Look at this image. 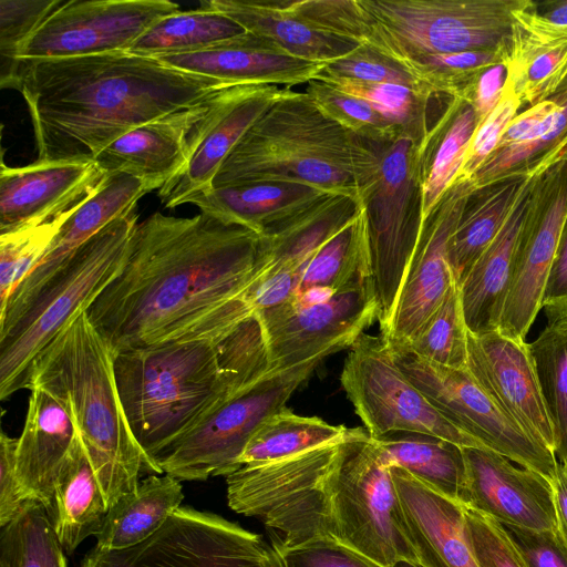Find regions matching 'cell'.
<instances>
[{
  "mask_svg": "<svg viewBox=\"0 0 567 567\" xmlns=\"http://www.w3.org/2000/svg\"><path fill=\"white\" fill-rule=\"evenodd\" d=\"M264 265L261 235L202 213L137 223L121 272L86 316L113 353L176 339L240 299Z\"/></svg>",
  "mask_w": 567,
  "mask_h": 567,
  "instance_id": "6da1fadb",
  "label": "cell"
},
{
  "mask_svg": "<svg viewBox=\"0 0 567 567\" xmlns=\"http://www.w3.org/2000/svg\"><path fill=\"white\" fill-rule=\"evenodd\" d=\"M391 467L367 430L350 429L338 443L243 465L226 476L227 502L260 519L272 545L329 538L386 567L419 565Z\"/></svg>",
  "mask_w": 567,
  "mask_h": 567,
  "instance_id": "7a4b0ae2",
  "label": "cell"
},
{
  "mask_svg": "<svg viewBox=\"0 0 567 567\" xmlns=\"http://www.w3.org/2000/svg\"><path fill=\"white\" fill-rule=\"evenodd\" d=\"M20 61L38 164L94 162L131 130L231 86L126 51Z\"/></svg>",
  "mask_w": 567,
  "mask_h": 567,
  "instance_id": "3957f363",
  "label": "cell"
},
{
  "mask_svg": "<svg viewBox=\"0 0 567 567\" xmlns=\"http://www.w3.org/2000/svg\"><path fill=\"white\" fill-rule=\"evenodd\" d=\"M380 144L329 118L306 92L287 89L238 142L212 187L301 184L361 204L379 174Z\"/></svg>",
  "mask_w": 567,
  "mask_h": 567,
  "instance_id": "277c9868",
  "label": "cell"
},
{
  "mask_svg": "<svg viewBox=\"0 0 567 567\" xmlns=\"http://www.w3.org/2000/svg\"><path fill=\"white\" fill-rule=\"evenodd\" d=\"M32 385L47 389L70 406L109 508L136 489L141 474H156L122 408L114 353L86 312L39 353L29 390Z\"/></svg>",
  "mask_w": 567,
  "mask_h": 567,
  "instance_id": "5b68a950",
  "label": "cell"
},
{
  "mask_svg": "<svg viewBox=\"0 0 567 567\" xmlns=\"http://www.w3.org/2000/svg\"><path fill=\"white\" fill-rule=\"evenodd\" d=\"M118 396L130 429L155 457L235 393L214 339L183 336L114 354Z\"/></svg>",
  "mask_w": 567,
  "mask_h": 567,
  "instance_id": "8992f818",
  "label": "cell"
},
{
  "mask_svg": "<svg viewBox=\"0 0 567 567\" xmlns=\"http://www.w3.org/2000/svg\"><path fill=\"white\" fill-rule=\"evenodd\" d=\"M137 225L135 207L84 243L16 324L0 336V399L29 389L39 353L76 317L86 312L121 272Z\"/></svg>",
  "mask_w": 567,
  "mask_h": 567,
  "instance_id": "52a82bcc",
  "label": "cell"
},
{
  "mask_svg": "<svg viewBox=\"0 0 567 567\" xmlns=\"http://www.w3.org/2000/svg\"><path fill=\"white\" fill-rule=\"evenodd\" d=\"M355 40L405 66L431 55L508 49L526 0H354Z\"/></svg>",
  "mask_w": 567,
  "mask_h": 567,
  "instance_id": "ba28073f",
  "label": "cell"
},
{
  "mask_svg": "<svg viewBox=\"0 0 567 567\" xmlns=\"http://www.w3.org/2000/svg\"><path fill=\"white\" fill-rule=\"evenodd\" d=\"M322 360L268 372L237 390L155 457L159 472L179 481H205L237 471L252 435L271 415L286 408L291 394Z\"/></svg>",
  "mask_w": 567,
  "mask_h": 567,
  "instance_id": "9c48e42d",
  "label": "cell"
},
{
  "mask_svg": "<svg viewBox=\"0 0 567 567\" xmlns=\"http://www.w3.org/2000/svg\"><path fill=\"white\" fill-rule=\"evenodd\" d=\"M417 141L381 143L380 169L364 200L370 279L383 328L393 311L421 231Z\"/></svg>",
  "mask_w": 567,
  "mask_h": 567,
  "instance_id": "30bf717a",
  "label": "cell"
},
{
  "mask_svg": "<svg viewBox=\"0 0 567 567\" xmlns=\"http://www.w3.org/2000/svg\"><path fill=\"white\" fill-rule=\"evenodd\" d=\"M80 567H281L262 536L217 514L179 506L144 542L118 550L93 547Z\"/></svg>",
  "mask_w": 567,
  "mask_h": 567,
  "instance_id": "8fae6325",
  "label": "cell"
},
{
  "mask_svg": "<svg viewBox=\"0 0 567 567\" xmlns=\"http://www.w3.org/2000/svg\"><path fill=\"white\" fill-rule=\"evenodd\" d=\"M388 346L401 371L453 425L520 467L549 481L557 476L560 464L555 453L503 412L467 369L436 364L403 346Z\"/></svg>",
  "mask_w": 567,
  "mask_h": 567,
  "instance_id": "7c38bea8",
  "label": "cell"
},
{
  "mask_svg": "<svg viewBox=\"0 0 567 567\" xmlns=\"http://www.w3.org/2000/svg\"><path fill=\"white\" fill-rule=\"evenodd\" d=\"M349 349L340 382L371 437L408 431L486 449L453 425L406 378L381 336L362 333Z\"/></svg>",
  "mask_w": 567,
  "mask_h": 567,
  "instance_id": "4fadbf2b",
  "label": "cell"
},
{
  "mask_svg": "<svg viewBox=\"0 0 567 567\" xmlns=\"http://www.w3.org/2000/svg\"><path fill=\"white\" fill-rule=\"evenodd\" d=\"M267 372L350 348L378 319L371 281L322 298H292L254 316Z\"/></svg>",
  "mask_w": 567,
  "mask_h": 567,
  "instance_id": "5bb4252c",
  "label": "cell"
},
{
  "mask_svg": "<svg viewBox=\"0 0 567 567\" xmlns=\"http://www.w3.org/2000/svg\"><path fill=\"white\" fill-rule=\"evenodd\" d=\"M179 11L167 0L63 1L31 34L20 60L126 51L159 19Z\"/></svg>",
  "mask_w": 567,
  "mask_h": 567,
  "instance_id": "9a60e30c",
  "label": "cell"
},
{
  "mask_svg": "<svg viewBox=\"0 0 567 567\" xmlns=\"http://www.w3.org/2000/svg\"><path fill=\"white\" fill-rule=\"evenodd\" d=\"M544 174L534 181L497 328L513 339L526 340L542 309L546 280L567 225V167L559 174L556 168L546 178Z\"/></svg>",
  "mask_w": 567,
  "mask_h": 567,
  "instance_id": "2e32d148",
  "label": "cell"
},
{
  "mask_svg": "<svg viewBox=\"0 0 567 567\" xmlns=\"http://www.w3.org/2000/svg\"><path fill=\"white\" fill-rule=\"evenodd\" d=\"M475 190L472 179L455 178L421 226L392 315L380 329L388 344L408 343L455 284L449 262V241Z\"/></svg>",
  "mask_w": 567,
  "mask_h": 567,
  "instance_id": "e0dca14e",
  "label": "cell"
},
{
  "mask_svg": "<svg viewBox=\"0 0 567 567\" xmlns=\"http://www.w3.org/2000/svg\"><path fill=\"white\" fill-rule=\"evenodd\" d=\"M465 484L460 503L502 525L529 530H557L551 482L544 475L516 467L488 449L463 447Z\"/></svg>",
  "mask_w": 567,
  "mask_h": 567,
  "instance_id": "ac0fdd59",
  "label": "cell"
},
{
  "mask_svg": "<svg viewBox=\"0 0 567 567\" xmlns=\"http://www.w3.org/2000/svg\"><path fill=\"white\" fill-rule=\"evenodd\" d=\"M466 369L503 412L554 452V429L526 340L509 338L498 330L468 332Z\"/></svg>",
  "mask_w": 567,
  "mask_h": 567,
  "instance_id": "d6986e66",
  "label": "cell"
},
{
  "mask_svg": "<svg viewBox=\"0 0 567 567\" xmlns=\"http://www.w3.org/2000/svg\"><path fill=\"white\" fill-rule=\"evenodd\" d=\"M150 192L143 181L127 173L105 174L78 204L41 260L0 310V336L16 324L84 243L112 220L136 207L138 199Z\"/></svg>",
  "mask_w": 567,
  "mask_h": 567,
  "instance_id": "ffe728a7",
  "label": "cell"
},
{
  "mask_svg": "<svg viewBox=\"0 0 567 567\" xmlns=\"http://www.w3.org/2000/svg\"><path fill=\"white\" fill-rule=\"evenodd\" d=\"M221 91L131 130L104 148L94 163L104 174L127 173L151 192L159 189L185 167Z\"/></svg>",
  "mask_w": 567,
  "mask_h": 567,
  "instance_id": "44dd1931",
  "label": "cell"
},
{
  "mask_svg": "<svg viewBox=\"0 0 567 567\" xmlns=\"http://www.w3.org/2000/svg\"><path fill=\"white\" fill-rule=\"evenodd\" d=\"M287 89L269 84H244L223 90L185 167L158 189L164 206L175 208L187 204L195 194L209 189L220 166L238 142Z\"/></svg>",
  "mask_w": 567,
  "mask_h": 567,
  "instance_id": "7402d4cb",
  "label": "cell"
},
{
  "mask_svg": "<svg viewBox=\"0 0 567 567\" xmlns=\"http://www.w3.org/2000/svg\"><path fill=\"white\" fill-rule=\"evenodd\" d=\"M155 59L231 86L269 84L288 89L316 80L327 65L296 58L275 42L248 32L202 51Z\"/></svg>",
  "mask_w": 567,
  "mask_h": 567,
  "instance_id": "603a6c76",
  "label": "cell"
},
{
  "mask_svg": "<svg viewBox=\"0 0 567 567\" xmlns=\"http://www.w3.org/2000/svg\"><path fill=\"white\" fill-rule=\"evenodd\" d=\"M105 174L94 163H1L0 235L45 223L81 200Z\"/></svg>",
  "mask_w": 567,
  "mask_h": 567,
  "instance_id": "cb8c5ba5",
  "label": "cell"
},
{
  "mask_svg": "<svg viewBox=\"0 0 567 567\" xmlns=\"http://www.w3.org/2000/svg\"><path fill=\"white\" fill-rule=\"evenodd\" d=\"M408 536L421 567H480L467 536L464 506L392 466Z\"/></svg>",
  "mask_w": 567,
  "mask_h": 567,
  "instance_id": "d4e9b609",
  "label": "cell"
},
{
  "mask_svg": "<svg viewBox=\"0 0 567 567\" xmlns=\"http://www.w3.org/2000/svg\"><path fill=\"white\" fill-rule=\"evenodd\" d=\"M24 425L17 443V475L28 499L49 512L58 474L75 441L78 427L68 403L32 385Z\"/></svg>",
  "mask_w": 567,
  "mask_h": 567,
  "instance_id": "484cf974",
  "label": "cell"
},
{
  "mask_svg": "<svg viewBox=\"0 0 567 567\" xmlns=\"http://www.w3.org/2000/svg\"><path fill=\"white\" fill-rule=\"evenodd\" d=\"M505 87L529 106L567 83V27L549 22L535 3L514 12Z\"/></svg>",
  "mask_w": 567,
  "mask_h": 567,
  "instance_id": "4316f807",
  "label": "cell"
},
{
  "mask_svg": "<svg viewBox=\"0 0 567 567\" xmlns=\"http://www.w3.org/2000/svg\"><path fill=\"white\" fill-rule=\"evenodd\" d=\"M535 178L524 186L501 230L458 286L464 321L470 333L482 334L498 328L517 245L532 204Z\"/></svg>",
  "mask_w": 567,
  "mask_h": 567,
  "instance_id": "83f0119b",
  "label": "cell"
},
{
  "mask_svg": "<svg viewBox=\"0 0 567 567\" xmlns=\"http://www.w3.org/2000/svg\"><path fill=\"white\" fill-rule=\"evenodd\" d=\"M567 146V83L554 95L517 114L494 153L473 177L476 189L506 175L520 172L523 164L546 151L540 173L559 159Z\"/></svg>",
  "mask_w": 567,
  "mask_h": 567,
  "instance_id": "f1b7e54d",
  "label": "cell"
},
{
  "mask_svg": "<svg viewBox=\"0 0 567 567\" xmlns=\"http://www.w3.org/2000/svg\"><path fill=\"white\" fill-rule=\"evenodd\" d=\"M200 6L226 14L246 32L266 38L306 61L329 64L360 45L311 24L288 1L204 0Z\"/></svg>",
  "mask_w": 567,
  "mask_h": 567,
  "instance_id": "f546056e",
  "label": "cell"
},
{
  "mask_svg": "<svg viewBox=\"0 0 567 567\" xmlns=\"http://www.w3.org/2000/svg\"><path fill=\"white\" fill-rule=\"evenodd\" d=\"M327 195L330 194L301 184L251 183L212 187L195 194L187 204L261 235Z\"/></svg>",
  "mask_w": 567,
  "mask_h": 567,
  "instance_id": "4dcf8cb0",
  "label": "cell"
},
{
  "mask_svg": "<svg viewBox=\"0 0 567 567\" xmlns=\"http://www.w3.org/2000/svg\"><path fill=\"white\" fill-rule=\"evenodd\" d=\"M109 512L101 485L80 434L58 474L48 512L66 555L89 536H96Z\"/></svg>",
  "mask_w": 567,
  "mask_h": 567,
  "instance_id": "1f68e13d",
  "label": "cell"
},
{
  "mask_svg": "<svg viewBox=\"0 0 567 567\" xmlns=\"http://www.w3.org/2000/svg\"><path fill=\"white\" fill-rule=\"evenodd\" d=\"M475 128L473 107L452 97L445 112L417 143L421 226L454 183Z\"/></svg>",
  "mask_w": 567,
  "mask_h": 567,
  "instance_id": "d6a6232c",
  "label": "cell"
},
{
  "mask_svg": "<svg viewBox=\"0 0 567 567\" xmlns=\"http://www.w3.org/2000/svg\"><path fill=\"white\" fill-rule=\"evenodd\" d=\"M534 177L516 172L476 189L450 238L447 255L457 286L496 237L524 186Z\"/></svg>",
  "mask_w": 567,
  "mask_h": 567,
  "instance_id": "836d02e7",
  "label": "cell"
},
{
  "mask_svg": "<svg viewBox=\"0 0 567 567\" xmlns=\"http://www.w3.org/2000/svg\"><path fill=\"white\" fill-rule=\"evenodd\" d=\"M184 499L181 481L151 474L136 489L121 496L110 508L95 547L118 550L135 546L156 533Z\"/></svg>",
  "mask_w": 567,
  "mask_h": 567,
  "instance_id": "e575fe53",
  "label": "cell"
},
{
  "mask_svg": "<svg viewBox=\"0 0 567 567\" xmlns=\"http://www.w3.org/2000/svg\"><path fill=\"white\" fill-rule=\"evenodd\" d=\"M370 279L364 203L301 271L297 296H328ZM293 297V298H295Z\"/></svg>",
  "mask_w": 567,
  "mask_h": 567,
  "instance_id": "d590c367",
  "label": "cell"
},
{
  "mask_svg": "<svg viewBox=\"0 0 567 567\" xmlns=\"http://www.w3.org/2000/svg\"><path fill=\"white\" fill-rule=\"evenodd\" d=\"M371 439L391 466L403 468L435 492L460 502L465 484L462 446L434 435L408 431Z\"/></svg>",
  "mask_w": 567,
  "mask_h": 567,
  "instance_id": "8d00e7d4",
  "label": "cell"
},
{
  "mask_svg": "<svg viewBox=\"0 0 567 567\" xmlns=\"http://www.w3.org/2000/svg\"><path fill=\"white\" fill-rule=\"evenodd\" d=\"M246 31L226 14L207 7L168 14L150 27L126 52L146 58L197 52Z\"/></svg>",
  "mask_w": 567,
  "mask_h": 567,
  "instance_id": "74e56055",
  "label": "cell"
},
{
  "mask_svg": "<svg viewBox=\"0 0 567 567\" xmlns=\"http://www.w3.org/2000/svg\"><path fill=\"white\" fill-rule=\"evenodd\" d=\"M350 429L284 408L271 415L248 442L239 464L255 465L289 458L342 441Z\"/></svg>",
  "mask_w": 567,
  "mask_h": 567,
  "instance_id": "f35d334b",
  "label": "cell"
},
{
  "mask_svg": "<svg viewBox=\"0 0 567 567\" xmlns=\"http://www.w3.org/2000/svg\"><path fill=\"white\" fill-rule=\"evenodd\" d=\"M0 528V567H69L41 502L28 501L18 516Z\"/></svg>",
  "mask_w": 567,
  "mask_h": 567,
  "instance_id": "ab89813d",
  "label": "cell"
},
{
  "mask_svg": "<svg viewBox=\"0 0 567 567\" xmlns=\"http://www.w3.org/2000/svg\"><path fill=\"white\" fill-rule=\"evenodd\" d=\"M529 348L554 429V453L567 465V327L561 321L547 324Z\"/></svg>",
  "mask_w": 567,
  "mask_h": 567,
  "instance_id": "60d3db41",
  "label": "cell"
},
{
  "mask_svg": "<svg viewBox=\"0 0 567 567\" xmlns=\"http://www.w3.org/2000/svg\"><path fill=\"white\" fill-rule=\"evenodd\" d=\"M467 333L460 289L455 282L415 336L402 346L433 363L466 369Z\"/></svg>",
  "mask_w": 567,
  "mask_h": 567,
  "instance_id": "b9f144b4",
  "label": "cell"
},
{
  "mask_svg": "<svg viewBox=\"0 0 567 567\" xmlns=\"http://www.w3.org/2000/svg\"><path fill=\"white\" fill-rule=\"evenodd\" d=\"M361 99L396 127L400 136L420 142L427 133L426 112L432 92L393 83L323 81Z\"/></svg>",
  "mask_w": 567,
  "mask_h": 567,
  "instance_id": "7bdbcfd3",
  "label": "cell"
},
{
  "mask_svg": "<svg viewBox=\"0 0 567 567\" xmlns=\"http://www.w3.org/2000/svg\"><path fill=\"white\" fill-rule=\"evenodd\" d=\"M81 200L45 223L0 235V310L41 260Z\"/></svg>",
  "mask_w": 567,
  "mask_h": 567,
  "instance_id": "ee69618b",
  "label": "cell"
},
{
  "mask_svg": "<svg viewBox=\"0 0 567 567\" xmlns=\"http://www.w3.org/2000/svg\"><path fill=\"white\" fill-rule=\"evenodd\" d=\"M508 49L473 50L415 59L405 68L433 94L461 99L477 76L488 68L505 63Z\"/></svg>",
  "mask_w": 567,
  "mask_h": 567,
  "instance_id": "f6af8a7d",
  "label": "cell"
},
{
  "mask_svg": "<svg viewBox=\"0 0 567 567\" xmlns=\"http://www.w3.org/2000/svg\"><path fill=\"white\" fill-rule=\"evenodd\" d=\"M305 92L324 115L367 141L389 143L400 137L396 127L361 99L320 80L309 81Z\"/></svg>",
  "mask_w": 567,
  "mask_h": 567,
  "instance_id": "bcb514c9",
  "label": "cell"
},
{
  "mask_svg": "<svg viewBox=\"0 0 567 567\" xmlns=\"http://www.w3.org/2000/svg\"><path fill=\"white\" fill-rule=\"evenodd\" d=\"M61 0H0V84L17 89L19 54L45 18Z\"/></svg>",
  "mask_w": 567,
  "mask_h": 567,
  "instance_id": "7dc6e473",
  "label": "cell"
},
{
  "mask_svg": "<svg viewBox=\"0 0 567 567\" xmlns=\"http://www.w3.org/2000/svg\"><path fill=\"white\" fill-rule=\"evenodd\" d=\"M316 80L393 83L430 91L405 66L364 44H360L347 56L327 64Z\"/></svg>",
  "mask_w": 567,
  "mask_h": 567,
  "instance_id": "c3c4849f",
  "label": "cell"
},
{
  "mask_svg": "<svg viewBox=\"0 0 567 567\" xmlns=\"http://www.w3.org/2000/svg\"><path fill=\"white\" fill-rule=\"evenodd\" d=\"M464 517L480 567H526L517 546L502 524L465 506Z\"/></svg>",
  "mask_w": 567,
  "mask_h": 567,
  "instance_id": "681fc988",
  "label": "cell"
},
{
  "mask_svg": "<svg viewBox=\"0 0 567 567\" xmlns=\"http://www.w3.org/2000/svg\"><path fill=\"white\" fill-rule=\"evenodd\" d=\"M522 104L520 100L512 91L504 87V93L498 104L476 126L456 178L473 179L496 150Z\"/></svg>",
  "mask_w": 567,
  "mask_h": 567,
  "instance_id": "f907efd6",
  "label": "cell"
},
{
  "mask_svg": "<svg viewBox=\"0 0 567 567\" xmlns=\"http://www.w3.org/2000/svg\"><path fill=\"white\" fill-rule=\"evenodd\" d=\"M271 546L281 567H386L329 538L311 539L292 547ZM394 567L421 566L404 561Z\"/></svg>",
  "mask_w": 567,
  "mask_h": 567,
  "instance_id": "816d5d0a",
  "label": "cell"
},
{
  "mask_svg": "<svg viewBox=\"0 0 567 567\" xmlns=\"http://www.w3.org/2000/svg\"><path fill=\"white\" fill-rule=\"evenodd\" d=\"M517 546L526 567H567V539L557 530H529L503 525Z\"/></svg>",
  "mask_w": 567,
  "mask_h": 567,
  "instance_id": "f5cc1de1",
  "label": "cell"
},
{
  "mask_svg": "<svg viewBox=\"0 0 567 567\" xmlns=\"http://www.w3.org/2000/svg\"><path fill=\"white\" fill-rule=\"evenodd\" d=\"M18 439L0 436V527L18 516L27 498L17 475Z\"/></svg>",
  "mask_w": 567,
  "mask_h": 567,
  "instance_id": "db71d44e",
  "label": "cell"
},
{
  "mask_svg": "<svg viewBox=\"0 0 567 567\" xmlns=\"http://www.w3.org/2000/svg\"><path fill=\"white\" fill-rule=\"evenodd\" d=\"M542 309L547 324L567 318V225L546 280Z\"/></svg>",
  "mask_w": 567,
  "mask_h": 567,
  "instance_id": "11a10c76",
  "label": "cell"
},
{
  "mask_svg": "<svg viewBox=\"0 0 567 567\" xmlns=\"http://www.w3.org/2000/svg\"><path fill=\"white\" fill-rule=\"evenodd\" d=\"M507 78L505 63L495 64L482 72L460 100L468 103L476 116V126L501 101ZM455 99V97H454Z\"/></svg>",
  "mask_w": 567,
  "mask_h": 567,
  "instance_id": "9f6ffc18",
  "label": "cell"
},
{
  "mask_svg": "<svg viewBox=\"0 0 567 567\" xmlns=\"http://www.w3.org/2000/svg\"><path fill=\"white\" fill-rule=\"evenodd\" d=\"M550 482L554 491L558 527L567 539V476L560 465L557 476Z\"/></svg>",
  "mask_w": 567,
  "mask_h": 567,
  "instance_id": "6f0895ef",
  "label": "cell"
},
{
  "mask_svg": "<svg viewBox=\"0 0 567 567\" xmlns=\"http://www.w3.org/2000/svg\"><path fill=\"white\" fill-rule=\"evenodd\" d=\"M543 16L558 27H567V1L557 2Z\"/></svg>",
  "mask_w": 567,
  "mask_h": 567,
  "instance_id": "680465c9",
  "label": "cell"
},
{
  "mask_svg": "<svg viewBox=\"0 0 567 567\" xmlns=\"http://www.w3.org/2000/svg\"><path fill=\"white\" fill-rule=\"evenodd\" d=\"M560 466H561V468H563L564 473H565V474H566V476H567V465H560Z\"/></svg>",
  "mask_w": 567,
  "mask_h": 567,
  "instance_id": "91938a15",
  "label": "cell"
},
{
  "mask_svg": "<svg viewBox=\"0 0 567 567\" xmlns=\"http://www.w3.org/2000/svg\"><path fill=\"white\" fill-rule=\"evenodd\" d=\"M559 322V321H558ZM561 322L567 327V318H565L564 320H561Z\"/></svg>",
  "mask_w": 567,
  "mask_h": 567,
  "instance_id": "94428289",
  "label": "cell"
}]
</instances>
